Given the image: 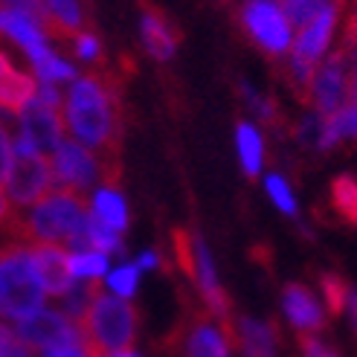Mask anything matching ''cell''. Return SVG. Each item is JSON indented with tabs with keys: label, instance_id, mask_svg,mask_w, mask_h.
Here are the masks:
<instances>
[{
	"label": "cell",
	"instance_id": "cell-1",
	"mask_svg": "<svg viewBox=\"0 0 357 357\" xmlns=\"http://www.w3.org/2000/svg\"><path fill=\"white\" fill-rule=\"evenodd\" d=\"M67 125L84 146L102 149V183L119 181V79L108 73H87L73 82L67 93Z\"/></svg>",
	"mask_w": 357,
	"mask_h": 357
},
{
	"label": "cell",
	"instance_id": "cell-2",
	"mask_svg": "<svg viewBox=\"0 0 357 357\" xmlns=\"http://www.w3.org/2000/svg\"><path fill=\"white\" fill-rule=\"evenodd\" d=\"M6 236L12 244L29 241L35 244H59L67 241L76 247V253L91 250V215H87V201L82 192L73 189H52L44 201L29 206L26 212L12 209L6 221Z\"/></svg>",
	"mask_w": 357,
	"mask_h": 357
},
{
	"label": "cell",
	"instance_id": "cell-3",
	"mask_svg": "<svg viewBox=\"0 0 357 357\" xmlns=\"http://www.w3.org/2000/svg\"><path fill=\"white\" fill-rule=\"evenodd\" d=\"M137 337V308L128 299L99 291L79 323V346L87 357L125 354Z\"/></svg>",
	"mask_w": 357,
	"mask_h": 357
},
{
	"label": "cell",
	"instance_id": "cell-4",
	"mask_svg": "<svg viewBox=\"0 0 357 357\" xmlns=\"http://www.w3.org/2000/svg\"><path fill=\"white\" fill-rule=\"evenodd\" d=\"M44 288L29 259V250L21 244H0V317L21 319L32 317L44 305Z\"/></svg>",
	"mask_w": 357,
	"mask_h": 357
},
{
	"label": "cell",
	"instance_id": "cell-5",
	"mask_svg": "<svg viewBox=\"0 0 357 357\" xmlns=\"http://www.w3.org/2000/svg\"><path fill=\"white\" fill-rule=\"evenodd\" d=\"M15 331L21 334V340L29 343L32 349L41 351H64V349H79V326L70 319L64 311L41 308L32 317L21 319L15 326Z\"/></svg>",
	"mask_w": 357,
	"mask_h": 357
},
{
	"label": "cell",
	"instance_id": "cell-6",
	"mask_svg": "<svg viewBox=\"0 0 357 357\" xmlns=\"http://www.w3.org/2000/svg\"><path fill=\"white\" fill-rule=\"evenodd\" d=\"M52 166L41 154H15L12 172L6 177V198L17 209L35 206L52 192Z\"/></svg>",
	"mask_w": 357,
	"mask_h": 357
},
{
	"label": "cell",
	"instance_id": "cell-7",
	"mask_svg": "<svg viewBox=\"0 0 357 357\" xmlns=\"http://www.w3.org/2000/svg\"><path fill=\"white\" fill-rule=\"evenodd\" d=\"M311 102L317 105V111L323 114V119H331L340 114L346 105L351 102V79H349V52L337 50L334 56L314 73L311 84Z\"/></svg>",
	"mask_w": 357,
	"mask_h": 357
},
{
	"label": "cell",
	"instance_id": "cell-8",
	"mask_svg": "<svg viewBox=\"0 0 357 357\" xmlns=\"http://www.w3.org/2000/svg\"><path fill=\"white\" fill-rule=\"evenodd\" d=\"M52 181L59 183V189H73L84 195L96 181H102V160L82 142L67 139L52 157Z\"/></svg>",
	"mask_w": 357,
	"mask_h": 357
},
{
	"label": "cell",
	"instance_id": "cell-9",
	"mask_svg": "<svg viewBox=\"0 0 357 357\" xmlns=\"http://www.w3.org/2000/svg\"><path fill=\"white\" fill-rule=\"evenodd\" d=\"M241 24L264 52L282 56L291 47V24L279 3H247L241 9Z\"/></svg>",
	"mask_w": 357,
	"mask_h": 357
},
{
	"label": "cell",
	"instance_id": "cell-10",
	"mask_svg": "<svg viewBox=\"0 0 357 357\" xmlns=\"http://www.w3.org/2000/svg\"><path fill=\"white\" fill-rule=\"evenodd\" d=\"M0 32L9 35L12 41H17L26 56L32 61L44 59L50 47L44 41V26L38 21V12H35V3H9L0 6Z\"/></svg>",
	"mask_w": 357,
	"mask_h": 357
},
{
	"label": "cell",
	"instance_id": "cell-11",
	"mask_svg": "<svg viewBox=\"0 0 357 357\" xmlns=\"http://www.w3.org/2000/svg\"><path fill=\"white\" fill-rule=\"evenodd\" d=\"M61 111L44 105L38 96H35L26 108L21 111V137L29 139V146L38 151L41 157L47 151H56L61 146Z\"/></svg>",
	"mask_w": 357,
	"mask_h": 357
},
{
	"label": "cell",
	"instance_id": "cell-12",
	"mask_svg": "<svg viewBox=\"0 0 357 357\" xmlns=\"http://www.w3.org/2000/svg\"><path fill=\"white\" fill-rule=\"evenodd\" d=\"M29 259L35 267V276H38L41 288L47 294L56 296H67L73 291V267H70V256L67 250L59 244H35L29 247Z\"/></svg>",
	"mask_w": 357,
	"mask_h": 357
},
{
	"label": "cell",
	"instance_id": "cell-13",
	"mask_svg": "<svg viewBox=\"0 0 357 357\" xmlns=\"http://www.w3.org/2000/svg\"><path fill=\"white\" fill-rule=\"evenodd\" d=\"M186 357H229V334L212 323V317L204 311H195L189 317V326L183 334Z\"/></svg>",
	"mask_w": 357,
	"mask_h": 357
},
{
	"label": "cell",
	"instance_id": "cell-14",
	"mask_svg": "<svg viewBox=\"0 0 357 357\" xmlns=\"http://www.w3.org/2000/svg\"><path fill=\"white\" fill-rule=\"evenodd\" d=\"M337 17H340L337 6L323 3V9L317 12L314 21H308L305 26H302V29L296 32L294 59L308 61V64H317V61H319V56L326 52L328 41H331V32H334V26H337Z\"/></svg>",
	"mask_w": 357,
	"mask_h": 357
},
{
	"label": "cell",
	"instance_id": "cell-15",
	"mask_svg": "<svg viewBox=\"0 0 357 357\" xmlns=\"http://www.w3.org/2000/svg\"><path fill=\"white\" fill-rule=\"evenodd\" d=\"M35 93H38V82L29 73H21L9 59V52L0 50V108L21 116V111L35 99Z\"/></svg>",
	"mask_w": 357,
	"mask_h": 357
},
{
	"label": "cell",
	"instance_id": "cell-16",
	"mask_svg": "<svg viewBox=\"0 0 357 357\" xmlns=\"http://www.w3.org/2000/svg\"><path fill=\"white\" fill-rule=\"evenodd\" d=\"M142 44H146L149 56H154L157 61L169 59L177 41H181V29H177L166 12H160L157 6H146V12H142Z\"/></svg>",
	"mask_w": 357,
	"mask_h": 357
},
{
	"label": "cell",
	"instance_id": "cell-17",
	"mask_svg": "<svg viewBox=\"0 0 357 357\" xmlns=\"http://www.w3.org/2000/svg\"><path fill=\"white\" fill-rule=\"evenodd\" d=\"M284 314L302 334H314L323 328V308H319L317 296L305 288V284H288L284 288Z\"/></svg>",
	"mask_w": 357,
	"mask_h": 357
},
{
	"label": "cell",
	"instance_id": "cell-18",
	"mask_svg": "<svg viewBox=\"0 0 357 357\" xmlns=\"http://www.w3.org/2000/svg\"><path fill=\"white\" fill-rule=\"evenodd\" d=\"M35 12H38V21L47 32L52 35H76L84 32V12L79 3H61V0H52V3H35Z\"/></svg>",
	"mask_w": 357,
	"mask_h": 357
},
{
	"label": "cell",
	"instance_id": "cell-19",
	"mask_svg": "<svg viewBox=\"0 0 357 357\" xmlns=\"http://www.w3.org/2000/svg\"><path fill=\"white\" fill-rule=\"evenodd\" d=\"M236 343L241 346L244 357H276V334L273 326L259 319H241Z\"/></svg>",
	"mask_w": 357,
	"mask_h": 357
},
{
	"label": "cell",
	"instance_id": "cell-20",
	"mask_svg": "<svg viewBox=\"0 0 357 357\" xmlns=\"http://www.w3.org/2000/svg\"><path fill=\"white\" fill-rule=\"evenodd\" d=\"M93 218L122 236V229L128 227V206H125L122 195H116L114 189H105L102 186L96 192V198H93Z\"/></svg>",
	"mask_w": 357,
	"mask_h": 357
},
{
	"label": "cell",
	"instance_id": "cell-21",
	"mask_svg": "<svg viewBox=\"0 0 357 357\" xmlns=\"http://www.w3.org/2000/svg\"><path fill=\"white\" fill-rule=\"evenodd\" d=\"M236 142H238V157H241L244 172L250 177L259 174V169H261V134L250 122H241L238 131H236Z\"/></svg>",
	"mask_w": 357,
	"mask_h": 357
},
{
	"label": "cell",
	"instance_id": "cell-22",
	"mask_svg": "<svg viewBox=\"0 0 357 357\" xmlns=\"http://www.w3.org/2000/svg\"><path fill=\"white\" fill-rule=\"evenodd\" d=\"M343 137L357 139V105L354 102H349L337 116L323 119V139H319V149H328Z\"/></svg>",
	"mask_w": 357,
	"mask_h": 357
},
{
	"label": "cell",
	"instance_id": "cell-23",
	"mask_svg": "<svg viewBox=\"0 0 357 357\" xmlns=\"http://www.w3.org/2000/svg\"><path fill=\"white\" fill-rule=\"evenodd\" d=\"M331 204L351 227H357V181L351 174H340L331 181Z\"/></svg>",
	"mask_w": 357,
	"mask_h": 357
},
{
	"label": "cell",
	"instance_id": "cell-24",
	"mask_svg": "<svg viewBox=\"0 0 357 357\" xmlns=\"http://www.w3.org/2000/svg\"><path fill=\"white\" fill-rule=\"evenodd\" d=\"M70 267H73V276L87 279V282H99L102 273H108V256L96 253V250L73 253V256H70Z\"/></svg>",
	"mask_w": 357,
	"mask_h": 357
},
{
	"label": "cell",
	"instance_id": "cell-25",
	"mask_svg": "<svg viewBox=\"0 0 357 357\" xmlns=\"http://www.w3.org/2000/svg\"><path fill=\"white\" fill-rule=\"evenodd\" d=\"M32 64H35V76H38L44 84H50V82H64V79H73V76H76V73H73V64H67L64 59L52 56V52H47L44 59L32 61Z\"/></svg>",
	"mask_w": 357,
	"mask_h": 357
},
{
	"label": "cell",
	"instance_id": "cell-26",
	"mask_svg": "<svg viewBox=\"0 0 357 357\" xmlns=\"http://www.w3.org/2000/svg\"><path fill=\"white\" fill-rule=\"evenodd\" d=\"M319 284H323V296L328 302V311L331 314H340L349 305V284L337 276V273H323L319 276Z\"/></svg>",
	"mask_w": 357,
	"mask_h": 357
},
{
	"label": "cell",
	"instance_id": "cell-27",
	"mask_svg": "<svg viewBox=\"0 0 357 357\" xmlns=\"http://www.w3.org/2000/svg\"><path fill=\"white\" fill-rule=\"evenodd\" d=\"M0 357H35V351L29 343L21 340V334L12 326L0 323Z\"/></svg>",
	"mask_w": 357,
	"mask_h": 357
},
{
	"label": "cell",
	"instance_id": "cell-28",
	"mask_svg": "<svg viewBox=\"0 0 357 357\" xmlns=\"http://www.w3.org/2000/svg\"><path fill=\"white\" fill-rule=\"evenodd\" d=\"M137 279H139V267H137V264H125V267H119V271L111 273L108 288H111L119 299H128V296L134 294V288H137Z\"/></svg>",
	"mask_w": 357,
	"mask_h": 357
},
{
	"label": "cell",
	"instance_id": "cell-29",
	"mask_svg": "<svg viewBox=\"0 0 357 357\" xmlns=\"http://www.w3.org/2000/svg\"><path fill=\"white\" fill-rule=\"evenodd\" d=\"M267 192H271L273 204H276L282 212H288V215H296V201H294V195H291V186L284 183V177H279V174L267 177Z\"/></svg>",
	"mask_w": 357,
	"mask_h": 357
},
{
	"label": "cell",
	"instance_id": "cell-30",
	"mask_svg": "<svg viewBox=\"0 0 357 357\" xmlns=\"http://www.w3.org/2000/svg\"><path fill=\"white\" fill-rule=\"evenodd\" d=\"M323 9V3H282V12L288 17V24L299 32L308 21H314L317 12Z\"/></svg>",
	"mask_w": 357,
	"mask_h": 357
},
{
	"label": "cell",
	"instance_id": "cell-31",
	"mask_svg": "<svg viewBox=\"0 0 357 357\" xmlns=\"http://www.w3.org/2000/svg\"><path fill=\"white\" fill-rule=\"evenodd\" d=\"M12 163H15V142L6 131V125L0 122V183H6V177L12 172Z\"/></svg>",
	"mask_w": 357,
	"mask_h": 357
},
{
	"label": "cell",
	"instance_id": "cell-32",
	"mask_svg": "<svg viewBox=\"0 0 357 357\" xmlns=\"http://www.w3.org/2000/svg\"><path fill=\"white\" fill-rule=\"evenodd\" d=\"M73 47L82 59H96L99 56V38L93 32H79L76 38H73Z\"/></svg>",
	"mask_w": 357,
	"mask_h": 357
},
{
	"label": "cell",
	"instance_id": "cell-33",
	"mask_svg": "<svg viewBox=\"0 0 357 357\" xmlns=\"http://www.w3.org/2000/svg\"><path fill=\"white\" fill-rule=\"evenodd\" d=\"M299 346H302V357H337L326 343H319L314 334H302Z\"/></svg>",
	"mask_w": 357,
	"mask_h": 357
},
{
	"label": "cell",
	"instance_id": "cell-34",
	"mask_svg": "<svg viewBox=\"0 0 357 357\" xmlns=\"http://www.w3.org/2000/svg\"><path fill=\"white\" fill-rule=\"evenodd\" d=\"M354 44H357V6L349 12V24H346V35H343V47L340 50L349 52V47H354Z\"/></svg>",
	"mask_w": 357,
	"mask_h": 357
},
{
	"label": "cell",
	"instance_id": "cell-35",
	"mask_svg": "<svg viewBox=\"0 0 357 357\" xmlns=\"http://www.w3.org/2000/svg\"><path fill=\"white\" fill-rule=\"evenodd\" d=\"M9 215H12V204H9V198L3 192H0V229L6 227V221H9Z\"/></svg>",
	"mask_w": 357,
	"mask_h": 357
},
{
	"label": "cell",
	"instance_id": "cell-36",
	"mask_svg": "<svg viewBox=\"0 0 357 357\" xmlns=\"http://www.w3.org/2000/svg\"><path fill=\"white\" fill-rule=\"evenodd\" d=\"M349 79H351V102L357 105V50H354V64L349 70Z\"/></svg>",
	"mask_w": 357,
	"mask_h": 357
},
{
	"label": "cell",
	"instance_id": "cell-37",
	"mask_svg": "<svg viewBox=\"0 0 357 357\" xmlns=\"http://www.w3.org/2000/svg\"><path fill=\"white\" fill-rule=\"evenodd\" d=\"M157 264H160L157 253H142V259H139V264H137V267H157Z\"/></svg>",
	"mask_w": 357,
	"mask_h": 357
},
{
	"label": "cell",
	"instance_id": "cell-38",
	"mask_svg": "<svg viewBox=\"0 0 357 357\" xmlns=\"http://www.w3.org/2000/svg\"><path fill=\"white\" fill-rule=\"evenodd\" d=\"M349 311H351V323H354V331H357V294L354 291L349 294Z\"/></svg>",
	"mask_w": 357,
	"mask_h": 357
},
{
	"label": "cell",
	"instance_id": "cell-39",
	"mask_svg": "<svg viewBox=\"0 0 357 357\" xmlns=\"http://www.w3.org/2000/svg\"><path fill=\"white\" fill-rule=\"evenodd\" d=\"M47 357H84L79 349H64V351H50Z\"/></svg>",
	"mask_w": 357,
	"mask_h": 357
},
{
	"label": "cell",
	"instance_id": "cell-40",
	"mask_svg": "<svg viewBox=\"0 0 357 357\" xmlns=\"http://www.w3.org/2000/svg\"><path fill=\"white\" fill-rule=\"evenodd\" d=\"M111 357H137V354H131V351H125V354H111Z\"/></svg>",
	"mask_w": 357,
	"mask_h": 357
}]
</instances>
